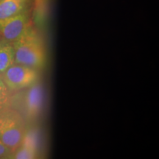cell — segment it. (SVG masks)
I'll use <instances>...</instances> for the list:
<instances>
[{
  "label": "cell",
  "mask_w": 159,
  "mask_h": 159,
  "mask_svg": "<svg viewBox=\"0 0 159 159\" xmlns=\"http://www.w3.org/2000/svg\"><path fill=\"white\" fill-rule=\"evenodd\" d=\"M13 43L15 63L41 70L47 61V50L42 38L31 26L19 39Z\"/></svg>",
  "instance_id": "cell-1"
},
{
  "label": "cell",
  "mask_w": 159,
  "mask_h": 159,
  "mask_svg": "<svg viewBox=\"0 0 159 159\" xmlns=\"http://www.w3.org/2000/svg\"><path fill=\"white\" fill-rule=\"evenodd\" d=\"M44 90L41 83L12 92L10 107L21 115L27 125L39 120L44 108Z\"/></svg>",
  "instance_id": "cell-2"
},
{
  "label": "cell",
  "mask_w": 159,
  "mask_h": 159,
  "mask_svg": "<svg viewBox=\"0 0 159 159\" xmlns=\"http://www.w3.org/2000/svg\"><path fill=\"white\" fill-rule=\"evenodd\" d=\"M27 129L21 115L11 107L0 111V141L13 152L21 144Z\"/></svg>",
  "instance_id": "cell-3"
},
{
  "label": "cell",
  "mask_w": 159,
  "mask_h": 159,
  "mask_svg": "<svg viewBox=\"0 0 159 159\" xmlns=\"http://www.w3.org/2000/svg\"><path fill=\"white\" fill-rule=\"evenodd\" d=\"M1 78L10 91L20 90L39 82V71L27 66L14 63L1 75Z\"/></svg>",
  "instance_id": "cell-4"
},
{
  "label": "cell",
  "mask_w": 159,
  "mask_h": 159,
  "mask_svg": "<svg viewBox=\"0 0 159 159\" xmlns=\"http://www.w3.org/2000/svg\"><path fill=\"white\" fill-rule=\"evenodd\" d=\"M32 26L30 10L0 21V36L9 42H14Z\"/></svg>",
  "instance_id": "cell-5"
},
{
  "label": "cell",
  "mask_w": 159,
  "mask_h": 159,
  "mask_svg": "<svg viewBox=\"0 0 159 159\" xmlns=\"http://www.w3.org/2000/svg\"><path fill=\"white\" fill-rule=\"evenodd\" d=\"M39 158L38 139L33 130L27 129L22 142L17 150L13 152L11 158L34 159Z\"/></svg>",
  "instance_id": "cell-6"
},
{
  "label": "cell",
  "mask_w": 159,
  "mask_h": 159,
  "mask_svg": "<svg viewBox=\"0 0 159 159\" xmlns=\"http://www.w3.org/2000/svg\"><path fill=\"white\" fill-rule=\"evenodd\" d=\"M33 0H0V21L30 10Z\"/></svg>",
  "instance_id": "cell-7"
},
{
  "label": "cell",
  "mask_w": 159,
  "mask_h": 159,
  "mask_svg": "<svg viewBox=\"0 0 159 159\" xmlns=\"http://www.w3.org/2000/svg\"><path fill=\"white\" fill-rule=\"evenodd\" d=\"M15 63V54L13 43L0 39V75Z\"/></svg>",
  "instance_id": "cell-8"
},
{
  "label": "cell",
  "mask_w": 159,
  "mask_h": 159,
  "mask_svg": "<svg viewBox=\"0 0 159 159\" xmlns=\"http://www.w3.org/2000/svg\"><path fill=\"white\" fill-rule=\"evenodd\" d=\"M11 94L12 91L7 89L0 76V111L9 108Z\"/></svg>",
  "instance_id": "cell-9"
},
{
  "label": "cell",
  "mask_w": 159,
  "mask_h": 159,
  "mask_svg": "<svg viewBox=\"0 0 159 159\" xmlns=\"http://www.w3.org/2000/svg\"><path fill=\"white\" fill-rule=\"evenodd\" d=\"M13 152L0 141V159L11 158Z\"/></svg>",
  "instance_id": "cell-10"
},
{
  "label": "cell",
  "mask_w": 159,
  "mask_h": 159,
  "mask_svg": "<svg viewBox=\"0 0 159 159\" xmlns=\"http://www.w3.org/2000/svg\"><path fill=\"white\" fill-rule=\"evenodd\" d=\"M35 1V9L36 14L39 15L44 13V10L47 7L48 0H34Z\"/></svg>",
  "instance_id": "cell-11"
}]
</instances>
